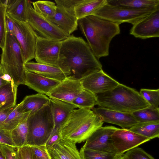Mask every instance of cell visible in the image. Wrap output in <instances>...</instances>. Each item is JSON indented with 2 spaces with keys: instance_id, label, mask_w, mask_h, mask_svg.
<instances>
[{
  "instance_id": "40",
  "label": "cell",
  "mask_w": 159,
  "mask_h": 159,
  "mask_svg": "<svg viewBox=\"0 0 159 159\" xmlns=\"http://www.w3.org/2000/svg\"><path fill=\"white\" fill-rule=\"evenodd\" d=\"M0 143L16 148L12 138L11 131L0 129Z\"/></svg>"
},
{
  "instance_id": "16",
  "label": "cell",
  "mask_w": 159,
  "mask_h": 159,
  "mask_svg": "<svg viewBox=\"0 0 159 159\" xmlns=\"http://www.w3.org/2000/svg\"><path fill=\"white\" fill-rule=\"evenodd\" d=\"M130 34L142 39L158 37L159 9L133 25Z\"/></svg>"
},
{
  "instance_id": "23",
  "label": "cell",
  "mask_w": 159,
  "mask_h": 159,
  "mask_svg": "<svg viewBox=\"0 0 159 159\" xmlns=\"http://www.w3.org/2000/svg\"><path fill=\"white\" fill-rule=\"evenodd\" d=\"M26 0H6V15L14 20L27 22Z\"/></svg>"
},
{
  "instance_id": "3",
  "label": "cell",
  "mask_w": 159,
  "mask_h": 159,
  "mask_svg": "<svg viewBox=\"0 0 159 159\" xmlns=\"http://www.w3.org/2000/svg\"><path fill=\"white\" fill-rule=\"evenodd\" d=\"M103 123L91 109L78 108L71 112L59 131L61 138L80 143L86 141Z\"/></svg>"
},
{
  "instance_id": "26",
  "label": "cell",
  "mask_w": 159,
  "mask_h": 159,
  "mask_svg": "<svg viewBox=\"0 0 159 159\" xmlns=\"http://www.w3.org/2000/svg\"><path fill=\"white\" fill-rule=\"evenodd\" d=\"M107 3V0H82L74 7L75 16L78 20L92 15L96 10Z\"/></svg>"
},
{
  "instance_id": "17",
  "label": "cell",
  "mask_w": 159,
  "mask_h": 159,
  "mask_svg": "<svg viewBox=\"0 0 159 159\" xmlns=\"http://www.w3.org/2000/svg\"><path fill=\"white\" fill-rule=\"evenodd\" d=\"M103 122L115 124L122 129H129L138 122L131 113H128L110 110L99 107L92 109Z\"/></svg>"
},
{
  "instance_id": "2",
  "label": "cell",
  "mask_w": 159,
  "mask_h": 159,
  "mask_svg": "<svg viewBox=\"0 0 159 159\" xmlns=\"http://www.w3.org/2000/svg\"><path fill=\"white\" fill-rule=\"evenodd\" d=\"M78 25L98 59L109 55L111 41L120 33L119 25L94 15L78 20Z\"/></svg>"
},
{
  "instance_id": "24",
  "label": "cell",
  "mask_w": 159,
  "mask_h": 159,
  "mask_svg": "<svg viewBox=\"0 0 159 159\" xmlns=\"http://www.w3.org/2000/svg\"><path fill=\"white\" fill-rule=\"evenodd\" d=\"M18 87L12 80L0 87V109L8 108L16 105Z\"/></svg>"
},
{
  "instance_id": "8",
  "label": "cell",
  "mask_w": 159,
  "mask_h": 159,
  "mask_svg": "<svg viewBox=\"0 0 159 159\" xmlns=\"http://www.w3.org/2000/svg\"><path fill=\"white\" fill-rule=\"evenodd\" d=\"M27 22L40 37L49 39L63 41L70 35L46 18L37 13L31 2L27 3Z\"/></svg>"
},
{
  "instance_id": "34",
  "label": "cell",
  "mask_w": 159,
  "mask_h": 159,
  "mask_svg": "<svg viewBox=\"0 0 159 159\" xmlns=\"http://www.w3.org/2000/svg\"><path fill=\"white\" fill-rule=\"evenodd\" d=\"M139 93L152 107L159 108V89H141Z\"/></svg>"
},
{
  "instance_id": "39",
  "label": "cell",
  "mask_w": 159,
  "mask_h": 159,
  "mask_svg": "<svg viewBox=\"0 0 159 159\" xmlns=\"http://www.w3.org/2000/svg\"><path fill=\"white\" fill-rule=\"evenodd\" d=\"M0 147L5 159H16V148L0 143Z\"/></svg>"
},
{
  "instance_id": "32",
  "label": "cell",
  "mask_w": 159,
  "mask_h": 159,
  "mask_svg": "<svg viewBox=\"0 0 159 159\" xmlns=\"http://www.w3.org/2000/svg\"><path fill=\"white\" fill-rule=\"evenodd\" d=\"M32 3L34 10L47 19L54 16L56 13L57 6L53 2L39 0Z\"/></svg>"
},
{
  "instance_id": "10",
  "label": "cell",
  "mask_w": 159,
  "mask_h": 159,
  "mask_svg": "<svg viewBox=\"0 0 159 159\" xmlns=\"http://www.w3.org/2000/svg\"><path fill=\"white\" fill-rule=\"evenodd\" d=\"M14 21V35L20 45L25 63L34 58L36 44L39 35L27 22Z\"/></svg>"
},
{
  "instance_id": "20",
  "label": "cell",
  "mask_w": 159,
  "mask_h": 159,
  "mask_svg": "<svg viewBox=\"0 0 159 159\" xmlns=\"http://www.w3.org/2000/svg\"><path fill=\"white\" fill-rule=\"evenodd\" d=\"M49 104L53 116L55 128H59L71 112L77 107L74 105L50 98Z\"/></svg>"
},
{
  "instance_id": "19",
  "label": "cell",
  "mask_w": 159,
  "mask_h": 159,
  "mask_svg": "<svg viewBox=\"0 0 159 159\" xmlns=\"http://www.w3.org/2000/svg\"><path fill=\"white\" fill-rule=\"evenodd\" d=\"M61 81L26 70L25 85L39 93L46 94Z\"/></svg>"
},
{
  "instance_id": "1",
  "label": "cell",
  "mask_w": 159,
  "mask_h": 159,
  "mask_svg": "<svg viewBox=\"0 0 159 159\" xmlns=\"http://www.w3.org/2000/svg\"><path fill=\"white\" fill-rule=\"evenodd\" d=\"M57 67L67 77L80 80L102 70L87 43L73 35L61 41Z\"/></svg>"
},
{
  "instance_id": "30",
  "label": "cell",
  "mask_w": 159,
  "mask_h": 159,
  "mask_svg": "<svg viewBox=\"0 0 159 159\" xmlns=\"http://www.w3.org/2000/svg\"><path fill=\"white\" fill-rule=\"evenodd\" d=\"M28 118L11 131L12 138L16 148L26 145L28 131Z\"/></svg>"
},
{
  "instance_id": "42",
  "label": "cell",
  "mask_w": 159,
  "mask_h": 159,
  "mask_svg": "<svg viewBox=\"0 0 159 159\" xmlns=\"http://www.w3.org/2000/svg\"><path fill=\"white\" fill-rule=\"evenodd\" d=\"M5 22L7 32L14 35L15 25L14 20L6 15Z\"/></svg>"
},
{
  "instance_id": "11",
  "label": "cell",
  "mask_w": 159,
  "mask_h": 159,
  "mask_svg": "<svg viewBox=\"0 0 159 159\" xmlns=\"http://www.w3.org/2000/svg\"><path fill=\"white\" fill-rule=\"evenodd\" d=\"M61 41L49 39L39 36L34 58L37 62L57 67Z\"/></svg>"
},
{
  "instance_id": "43",
  "label": "cell",
  "mask_w": 159,
  "mask_h": 159,
  "mask_svg": "<svg viewBox=\"0 0 159 159\" xmlns=\"http://www.w3.org/2000/svg\"><path fill=\"white\" fill-rule=\"evenodd\" d=\"M15 105L8 108L0 109V125L6 119L9 114L14 109Z\"/></svg>"
},
{
  "instance_id": "38",
  "label": "cell",
  "mask_w": 159,
  "mask_h": 159,
  "mask_svg": "<svg viewBox=\"0 0 159 159\" xmlns=\"http://www.w3.org/2000/svg\"><path fill=\"white\" fill-rule=\"evenodd\" d=\"M32 147L37 159H51L45 145Z\"/></svg>"
},
{
  "instance_id": "29",
  "label": "cell",
  "mask_w": 159,
  "mask_h": 159,
  "mask_svg": "<svg viewBox=\"0 0 159 159\" xmlns=\"http://www.w3.org/2000/svg\"><path fill=\"white\" fill-rule=\"evenodd\" d=\"M138 122L159 121V108H156L150 106L132 113Z\"/></svg>"
},
{
  "instance_id": "41",
  "label": "cell",
  "mask_w": 159,
  "mask_h": 159,
  "mask_svg": "<svg viewBox=\"0 0 159 159\" xmlns=\"http://www.w3.org/2000/svg\"><path fill=\"white\" fill-rule=\"evenodd\" d=\"M61 138L59 128H55L45 144L47 148L52 147Z\"/></svg>"
},
{
  "instance_id": "31",
  "label": "cell",
  "mask_w": 159,
  "mask_h": 159,
  "mask_svg": "<svg viewBox=\"0 0 159 159\" xmlns=\"http://www.w3.org/2000/svg\"><path fill=\"white\" fill-rule=\"evenodd\" d=\"M72 103L79 108L92 109L97 105L95 95L84 89L72 101Z\"/></svg>"
},
{
  "instance_id": "7",
  "label": "cell",
  "mask_w": 159,
  "mask_h": 159,
  "mask_svg": "<svg viewBox=\"0 0 159 159\" xmlns=\"http://www.w3.org/2000/svg\"><path fill=\"white\" fill-rule=\"evenodd\" d=\"M159 9V7L141 9H133L109 5L107 3L96 10L94 15L119 25L128 23L133 25Z\"/></svg>"
},
{
  "instance_id": "6",
  "label": "cell",
  "mask_w": 159,
  "mask_h": 159,
  "mask_svg": "<svg viewBox=\"0 0 159 159\" xmlns=\"http://www.w3.org/2000/svg\"><path fill=\"white\" fill-rule=\"evenodd\" d=\"M27 123L28 131L25 146L45 145L55 128L49 102L37 111L30 113Z\"/></svg>"
},
{
  "instance_id": "18",
  "label": "cell",
  "mask_w": 159,
  "mask_h": 159,
  "mask_svg": "<svg viewBox=\"0 0 159 159\" xmlns=\"http://www.w3.org/2000/svg\"><path fill=\"white\" fill-rule=\"evenodd\" d=\"M76 143L61 138L47 149L51 159H82Z\"/></svg>"
},
{
  "instance_id": "37",
  "label": "cell",
  "mask_w": 159,
  "mask_h": 159,
  "mask_svg": "<svg viewBox=\"0 0 159 159\" xmlns=\"http://www.w3.org/2000/svg\"><path fill=\"white\" fill-rule=\"evenodd\" d=\"M16 159H37L32 146H25L16 148Z\"/></svg>"
},
{
  "instance_id": "44",
  "label": "cell",
  "mask_w": 159,
  "mask_h": 159,
  "mask_svg": "<svg viewBox=\"0 0 159 159\" xmlns=\"http://www.w3.org/2000/svg\"><path fill=\"white\" fill-rule=\"evenodd\" d=\"M11 80V79L9 76L4 74L2 66L0 64V87Z\"/></svg>"
},
{
  "instance_id": "27",
  "label": "cell",
  "mask_w": 159,
  "mask_h": 159,
  "mask_svg": "<svg viewBox=\"0 0 159 159\" xmlns=\"http://www.w3.org/2000/svg\"><path fill=\"white\" fill-rule=\"evenodd\" d=\"M128 129L150 140L159 137V121L138 122Z\"/></svg>"
},
{
  "instance_id": "4",
  "label": "cell",
  "mask_w": 159,
  "mask_h": 159,
  "mask_svg": "<svg viewBox=\"0 0 159 159\" xmlns=\"http://www.w3.org/2000/svg\"><path fill=\"white\" fill-rule=\"evenodd\" d=\"M95 95L99 107L124 113H132L150 106L137 90L120 83L110 90Z\"/></svg>"
},
{
  "instance_id": "12",
  "label": "cell",
  "mask_w": 159,
  "mask_h": 159,
  "mask_svg": "<svg viewBox=\"0 0 159 159\" xmlns=\"http://www.w3.org/2000/svg\"><path fill=\"white\" fill-rule=\"evenodd\" d=\"M117 128L112 126L101 127L87 139L83 147L93 150L118 154L111 138L112 134Z\"/></svg>"
},
{
  "instance_id": "36",
  "label": "cell",
  "mask_w": 159,
  "mask_h": 159,
  "mask_svg": "<svg viewBox=\"0 0 159 159\" xmlns=\"http://www.w3.org/2000/svg\"><path fill=\"white\" fill-rule=\"evenodd\" d=\"M124 159H155L142 148L136 147L122 155Z\"/></svg>"
},
{
  "instance_id": "14",
  "label": "cell",
  "mask_w": 159,
  "mask_h": 159,
  "mask_svg": "<svg viewBox=\"0 0 159 159\" xmlns=\"http://www.w3.org/2000/svg\"><path fill=\"white\" fill-rule=\"evenodd\" d=\"M80 81L83 88L94 95L110 90L120 83L103 70L91 74Z\"/></svg>"
},
{
  "instance_id": "46",
  "label": "cell",
  "mask_w": 159,
  "mask_h": 159,
  "mask_svg": "<svg viewBox=\"0 0 159 159\" xmlns=\"http://www.w3.org/2000/svg\"><path fill=\"white\" fill-rule=\"evenodd\" d=\"M122 155H120L117 159H124Z\"/></svg>"
},
{
  "instance_id": "33",
  "label": "cell",
  "mask_w": 159,
  "mask_h": 159,
  "mask_svg": "<svg viewBox=\"0 0 159 159\" xmlns=\"http://www.w3.org/2000/svg\"><path fill=\"white\" fill-rule=\"evenodd\" d=\"M79 152L82 159H117L120 156L113 153L93 150L83 146Z\"/></svg>"
},
{
  "instance_id": "9",
  "label": "cell",
  "mask_w": 159,
  "mask_h": 159,
  "mask_svg": "<svg viewBox=\"0 0 159 159\" xmlns=\"http://www.w3.org/2000/svg\"><path fill=\"white\" fill-rule=\"evenodd\" d=\"M82 0H55L57 6L54 16L48 19L70 35L77 30L78 20L74 12L75 7Z\"/></svg>"
},
{
  "instance_id": "25",
  "label": "cell",
  "mask_w": 159,
  "mask_h": 159,
  "mask_svg": "<svg viewBox=\"0 0 159 159\" xmlns=\"http://www.w3.org/2000/svg\"><path fill=\"white\" fill-rule=\"evenodd\" d=\"M114 6L133 9H141L159 7V0H107Z\"/></svg>"
},
{
  "instance_id": "21",
  "label": "cell",
  "mask_w": 159,
  "mask_h": 159,
  "mask_svg": "<svg viewBox=\"0 0 159 159\" xmlns=\"http://www.w3.org/2000/svg\"><path fill=\"white\" fill-rule=\"evenodd\" d=\"M25 66L26 70L60 81L67 77L63 72L56 66L33 61L25 63Z\"/></svg>"
},
{
  "instance_id": "28",
  "label": "cell",
  "mask_w": 159,
  "mask_h": 159,
  "mask_svg": "<svg viewBox=\"0 0 159 159\" xmlns=\"http://www.w3.org/2000/svg\"><path fill=\"white\" fill-rule=\"evenodd\" d=\"M30 112H22L20 109V103L16 104L5 121L0 125V129L11 131L20 123L27 119Z\"/></svg>"
},
{
  "instance_id": "35",
  "label": "cell",
  "mask_w": 159,
  "mask_h": 159,
  "mask_svg": "<svg viewBox=\"0 0 159 159\" xmlns=\"http://www.w3.org/2000/svg\"><path fill=\"white\" fill-rule=\"evenodd\" d=\"M6 0H0V48H3L7 33L6 26Z\"/></svg>"
},
{
  "instance_id": "22",
  "label": "cell",
  "mask_w": 159,
  "mask_h": 159,
  "mask_svg": "<svg viewBox=\"0 0 159 159\" xmlns=\"http://www.w3.org/2000/svg\"><path fill=\"white\" fill-rule=\"evenodd\" d=\"M50 98L38 93L26 96L20 103V109L23 112L34 113L49 102Z\"/></svg>"
},
{
  "instance_id": "13",
  "label": "cell",
  "mask_w": 159,
  "mask_h": 159,
  "mask_svg": "<svg viewBox=\"0 0 159 159\" xmlns=\"http://www.w3.org/2000/svg\"><path fill=\"white\" fill-rule=\"evenodd\" d=\"M111 138L118 154L120 155L150 140L128 129L118 128L113 132Z\"/></svg>"
},
{
  "instance_id": "15",
  "label": "cell",
  "mask_w": 159,
  "mask_h": 159,
  "mask_svg": "<svg viewBox=\"0 0 159 159\" xmlns=\"http://www.w3.org/2000/svg\"><path fill=\"white\" fill-rule=\"evenodd\" d=\"M83 89L80 80L67 77L46 95L49 98L72 103Z\"/></svg>"
},
{
  "instance_id": "5",
  "label": "cell",
  "mask_w": 159,
  "mask_h": 159,
  "mask_svg": "<svg viewBox=\"0 0 159 159\" xmlns=\"http://www.w3.org/2000/svg\"><path fill=\"white\" fill-rule=\"evenodd\" d=\"M1 55L0 64L5 74L18 86L25 84L26 70L23 53L15 36L7 32Z\"/></svg>"
},
{
  "instance_id": "45",
  "label": "cell",
  "mask_w": 159,
  "mask_h": 159,
  "mask_svg": "<svg viewBox=\"0 0 159 159\" xmlns=\"http://www.w3.org/2000/svg\"><path fill=\"white\" fill-rule=\"evenodd\" d=\"M0 159H5L0 147Z\"/></svg>"
}]
</instances>
